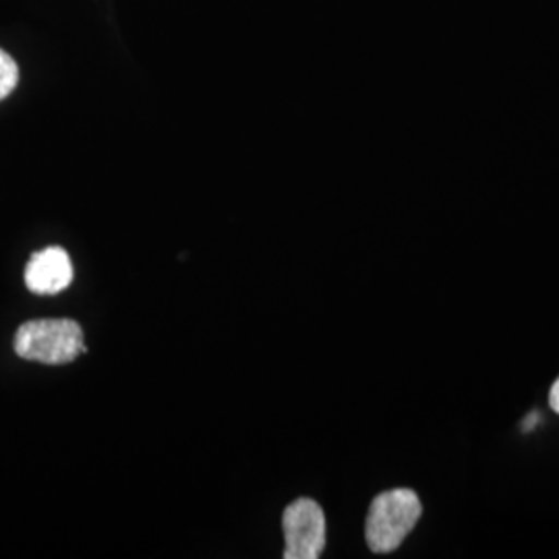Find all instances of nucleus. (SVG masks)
<instances>
[{
  "label": "nucleus",
  "instance_id": "nucleus-1",
  "mask_svg": "<svg viewBox=\"0 0 559 559\" xmlns=\"http://www.w3.org/2000/svg\"><path fill=\"white\" fill-rule=\"evenodd\" d=\"M419 496L413 489H392L378 496L365 524V537L371 551L390 554L399 549L402 540L419 522Z\"/></svg>",
  "mask_w": 559,
  "mask_h": 559
},
{
  "label": "nucleus",
  "instance_id": "nucleus-2",
  "mask_svg": "<svg viewBox=\"0 0 559 559\" xmlns=\"http://www.w3.org/2000/svg\"><path fill=\"white\" fill-rule=\"evenodd\" d=\"M15 353L44 365H67L85 353L83 330L73 320L27 321L15 334Z\"/></svg>",
  "mask_w": 559,
  "mask_h": 559
},
{
  "label": "nucleus",
  "instance_id": "nucleus-3",
  "mask_svg": "<svg viewBox=\"0 0 559 559\" xmlns=\"http://www.w3.org/2000/svg\"><path fill=\"white\" fill-rule=\"evenodd\" d=\"M284 558L318 559L325 547V516L318 501L300 498L293 501L282 516Z\"/></svg>",
  "mask_w": 559,
  "mask_h": 559
},
{
  "label": "nucleus",
  "instance_id": "nucleus-4",
  "mask_svg": "<svg viewBox=\"0 0 559 559\" xmlns=\"http://www.w3.org/2000/svg\"><path fill=\"white\" fill-rule=\"evenodd\" d=\"M73 282V263L64 249L48 247L25 265V286L34 295H59Z\"/></svg>",
  "mask_w": 559,
  "mask_h": 559
},
{
  "label": "nucleus",
  "instance_id": "nucleus-5",
  "mask_svg": "<svg viewBox=\"0 0 559 559\" xmlns=\"http://www.w3.org/2000/svg\"><path fill=\"white\" fill-rule=\"evenodd\" d=\"M20 81V67L15 59L0 48V102L13 94Z\"/></svg>",
  "mask_w": 559,
  "mask_h": 559
},
{
  "label": "nucleus",
  "instance_id": "nucleus-6",
  "mask_svg": "<svg viewBox=\"0 0 559 559\" xmlns=\"http://www.w3.org/2000/svg\"><path fill=\"white\" fill-rule=\"evenodd\" d=\"M549 406L554 408V413L559 415V378L556 383L551 385V392H549Z\"/></svg>",
  "mask_w": 559,
  "mask_h": 559
},
{
  "label": "nucleus",
  "instance_id": "nucleus-7",
  "mask_svg": "<svg viewBox=\"0 0 559 559\" xmlns=\"http://www.w3.org/2000/svg\"><path fill=\"white\" fill-rule=\"evenodd\" d=\"M537 423H539V413H531V415L524 419V423H522V429H524V431H531Z\"/></svg>",
  "mask_w": 559,
  "mask_h": 559
}]
</instances>
